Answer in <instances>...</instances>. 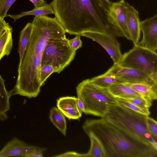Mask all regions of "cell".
Instances as JSON below:
<instances>
[{
	"mask_svg": "<svg viewBox=\"0 0 157 157\" xmlns=\"http://www.w3.org/2000/svg\"><path fill=\"white\" fill-rule=\"evenodd\" d=\"M32 28V23L28 22L20 32L18 47L20 61L22 59L30 40Z\"/></svg>",
	"mask_w": 157,
	"mask_h": 157,
	"instance_id": "ffe728a7",
	"label": "cell"
},
{
	"mask_svg": "<svg viewBox=\"0 0 157 157\" xmlns=\"http://www.w3.org/2000/svg\"><path fill=\"white\" fill-rule=\"evenodd\" d=\"M147 128L151 134L157 138V123L156 121L148 116L146 119Z\"/></svg>",
	"mask_w": 157,
	"mask_h": 157,
	"instance_id": "83f0119b",
	"label": "cell"
},
{
	"mask_svg": "<svg viewBox=\"0 0 157 157\" xmlns=\"http://www.w3.org/2000/svg\"><path fill=\"white\" fill-rule=\"evenodd\" d=\"M108 88L110 93L114 97L117 98L126 99L141 96L139 93L124 83L115 84Z\"/></svg>",
	"mask_w": 157,
	"mask_h": 157,
	"instance_id": "e0dca14e",
	"label": "cell"
},
{
	"mask_svg": "<svg viewBox=\"0 0 157 157\" xmlns=\"http://www.w3.org/2000/svg\"><path fill=\"white\" fill-rule=\"evenodd\" d=\"M55 68L50 64H46L41 66L40 78L42 86L44 84L49 76L52 73L55 72Z\"/></svg>",
	"mask_w": 157,
	"mask_h": 157,
	"instance_id": "d4e9b609",
	"label": "cell"
},
{
	"mask_svg": "<svg viewBox=\"0 0 157 157\" xmlns=\"http://www.w3.org/2000/svg\"><path fill=\"white\" fill-rule=\"evenodd\" d=\"M101 144L105 157H156L157 148L104 118L87 119L82 126Z\"/></svg>",
	"mask_w": 157,
	"mask_h": 157,
	"instance_id": "3957f363",
	"label": "cell"
},
{
	"mask_svg": "<svg viewBox=\"0 0 157 157\" xmlns=\"http://www.w3.org/2000/svg\"><path fill=\"white\" fill-rule=\"evenodd\" d=\"M68 40L66 36L49 40L43 53L41 66L51 65L55 68V73L59 74L69 65L76 51L71 48Z\"/></svg>",
	"mask_w": 157,
	"mask_h": 157,
	"instance_id": "8992f818",
	"label": "cell"
},
{
	"mask_svg": "<svg viewBox=\"0 0 157 157\" xmlns=\"http://www.w3.org/2000/svg\"><path fill=\"white\" fill-rule=\"evenodd\" d=\"M32 32L23 56L19 62L18 76L12 95L29 98L36 97L41 85L40 70L43 53L50 39L66 36L65 30L55 17L44 15L34 18Z\"/></svg>",
	"mask_w": 157,
	"mask_h": 157,
	"instance_id": "6da1fadb",
	"label": "cell"
},
{
	"mask_svg": "<svg viewBox=\"0 0 157 157\" xmlns=\"http://www.w3.org/2000/svg\"><path fill=\"white\" fill-rule=\"evenodd\" d=\"M110 0H52L55 17L70 35L86 32L105 33L124 37L109 16Z\"/></svg>",
	"mask_w": 157,
	"mask_h": 157,
	"instance_id": "7a4b0ae2",
	"label": "cell"
},
{
	"mask_svg": "<svg viewBox=\"0 0 157 157\" xmlns=\"http://www.w3.org/2000/svg\"><path fill=\"white\" fill-rule=\"evenodd\" d=\"M120 65L141 71L157 82V54L138 45L122 55Z\"/></svg>",
	"mask_w": 157,
	"mask_h": 157,
	"instance_id": "52a82bcc",
	"label": "cell"
},
{
	"mask_svg": "<svg viewBox=\"0 0 157 157\" xmlns=\"http://www.w3.org/2000/svg\"><path fill=\"white\" fill-rule=\"evenodd\" d=\"M125 100L144 109H149L152 105L151 102L142 96H139Z\"/></svg>",
	"mask_w": 157,
	"mask_h": 157,
	"instance_id": "484cf974",
	"label": "cell"
},
{
	"mask_svg": "<svg viewBox=\"0 0 157 157\" xmlns=\"http://www.w3.org/2000/svg\"><path fill=\"white\" fill-rule=\"evenodd\" d=\"M49 14H54V12L50 5L46 4L42 6L34 8L30 11L23 12L16 15L7 14V16L13 19L15 21L26 16L34 15L35 16L39 17Z\"/></svg>",
	"mask_w": 157,
	"mask_h": 157,
	"instance_id": "d6986e66",
	"label": "cell"
},
{
	"mask_svg": "<svg viewBox=\"0 0 157 157\" xmlns=\"http://www.w3.org/2000/svg\"><path fill=\"white\" fill-rule=\"evenodd\" d=\"M77 98L82 102L85 114L103 118L109 105L118 104L116 98L108 88L99 86L90 79L82 81L76 87Z\"/></svg>",
	"mask_w": 157,
	"mask_h": 157,
	"instance_id": "5b68a950",
	"label": "cell"
},
{
	"mask_svg": "<svg viewBox=\"0 0 157 157\" xmlns=\"http://www.w3.org/2000/svg\"><path fill=\"white\" fill-rule=\"evenodd\" d=\"M80 36L79 35H76L74 38L68 39V44L73 49L76 51L82 47V43Z\"/></svg>",
	"mask_w": 157,
	"mask_h": 157,
	"instance_id": "f1b7e54d",
	"label": "cell"
},
{
	"mask_svg": "<svg viewBox=\"0 0 157 157\" xmlns=\"http://www.w3.org/2000/svg\"><path fill=\"white\" fill-rule=\"evenodd\" d=\"M143 36L138 45L154 52L157 49V14L140 21Z\"/></svg>",
	"mask_w": 157,
	"mask_h": 157,
	"instance_id": "30bf717a",
	"label": "cell"
},
{
	"mask_svg": "<svg viewBox=\"0 0 157 157\" xmlns=\"http://www.w3.org/2000/svg\"><path fill=\"white\" fill-rule=\"evenodd\" d=\"M12 32V29H8L0 37V61L10 53L13 47Z\"/></svg>",
	"mask_w": 157,
	"mask_h": 157,
	"instance_id": "7402d4cb",
	"label": "cell"
},
{
	"mask_svg": "<svg viewBox=\"0 0 157 157\" xmlns=\"http://www.w3.org/2000/svg\"><path fill=\"white\" fill-rule=\"evenodd\" d=\"M128 2L124 0L113 2L109 7V14L124 37L131 40L126 22V8Z\"/></svg>",
	"mask_w": 157,
	"mask_h": 157,
	"instance_id": "7c38bea8",
	"label": "cell"
},
{
	"mask_svg": "<svg viewBox=\"0 0 157 157\" xmlns=\"http://www.w3.org/2000/svg\"><path fill=\"white\" fill-rule=\"evenodd\" d=\"M11 29L12 28L4 19L0 17V37L6 30Z\"/></svg>",
	"mask_w": 157,
	"mask_h": 157,
	"instance_id": "4dcf8cb0",
	"label": "cell"
},
{
	"mask_svg": "<svg viewBox=\"0 0 157 157\" xmlns=\"http://www.w3.org/2000/svg\"><path fill=\"white\" fill-rule=\"evenodd\" d=\"M124 83L139 93L142 97L152 102L157 98V85L146 83Z\"/></svg>",
	"mask_w": 157,
	"mask_h": 157,
	"instance_id": "9a60e30c",
	"label": "cell"
},
{
	"mask_svg": "<svg viewBox=\"0 0 157 157\" xmlns=\"http://www.w3.org/2000/svg\"><path fill=\"white\" fill-rule=\"evenodd\" d=\"M58 157H86V153H80L75 151H68L55 156Z\"/></svg>",
	"mask_w": 157,
	"mask_h": 157,
	"instance_id": "f546056e",
	"label": "cell"
},
{
	"mask_svg": "<svg viewBox=\"0 0 157 157\" xmlns=\"http://www.w3.org/2000/svg\"><path fill=\"white\" fill-rule=\"evenodd\" d=\"M5 80L0 75V119L5 120L7 118V112L10 108V98L12 91H8L6 87Z\"/></svg>",
	"mask_w": 157,
	"mask_h": 157,
	"instance_id": "2e32d148",
	"label": "cell"
},
{
	"mask_svg": "<svg viewBox=\"0 0 157 157\" xmlns=\"http://www.w3.org/2000/svg\"><path fill=\"white\" fill-rule=\"evenodd\" d=\"M34 5V8L42 6L47 3L45 0H29Z\"/></svg>",
	"mask_w": 157,
	"mask_h": 157,
	"instance_id": "d6a6232c",
	"label": "cell"
},
{
	"mask_svg": "<svg viewBox=\"0 0 157 157\" xmlns=\"http://www.w3.org/2000/svg\"><path fill=\"white\" fill-rule=\"evenodd\" d=\"M106 72L114 76L123 81L125 83H146L157 85L154 81L146 74L137 70L113 64Z\"/></svg>",
	"mask_w": 157,
	"mask_h": 157,
	"instance_id": "9c48e42d",
	"label": "cell"
},
{
	"mask_svg": "<svg viewBox=\"0 0 157 157\" xmlns=\"http://www.w3.org/2000/svg\"><path fill=\"white\" fill-rule=\"evenodd\" d=\"M90 79L96 85L102 87L106 88L115 84L125 83L119 78L106 72L93 78Z\"/></svg>",
	"mask_w": 157,
	"mask_h": 157,
	"instance_id": "44dd1931",
	"label": "cell"
},
{
	"mask_svg": "<svg viewBox=\"0 0 157 157\" xmlns=\"http://www.w3.org/2000/svg\"><path fill=\"white\" fill-rule=\"evenodd\" d=\"M80 36L91 39L101 45L107 52L113 62L118 63L122 56L120 44L116 37L108 34L97 32H86Z\"/></svg>",
	"mask_w": 157,
	"mask_h": 157,
	"instance_id": "ba28073f",
	"label": "cell"
},
{
	"mask_svg": "<svg viewBox=\"0 0 157 157\" xmlns=\"http://www.w3.org/2000/svg\"><path fill=\"white\" fill-rule=\"evenodd\" d=\"M46 148L30 145L14 137L8 142L0 151V157L20 156L25 157L28 153L34 150L44 151Z\"/></svg>",
	"mask_w": 157,
	"mask_h": 157,
	"instance_id": "8fae6325",
	"label": "cell"
},
{
	"mask_svg": "<svg viewBox=\"0 0 157 157\" xmlns=\"http://www.w3.org/2000/svg\"><path fill=\"white\" fill-rule=\"evenodd\" d=\"M49 118L53 125L64 136L66 133L67 123L65 116L56 107H53L50 110Z\"/></svg>",
	"mask_w": 157,
	"mask_h": 157,
	"instance_id": "ac0fdd59",
	"label": "cell"
},
{
	"mask_svg": "<svg viewBox=\"0 0 157 157\" xmlns=\"http://www.w3.org/2000/svg\"><path fill=\"white\" fill-rule=\"evenodd\" d=\"M116 99L118 104L134 111L147 116L150 114L149 109L141 108L124 99L116 98Z\"/></svg>",
	"mask_w": 157,
	"mask_h": 157,
	"instance_id": "cb8c5ba5",
	"label": "cell"
},
{
	"mask_svg": "<svg viewBox=\"0 0 157 157\" xmlns=\"http://www.w3.org/2000/svg\"><path fill=\"white\" fill-rule=\"evenodd\" d=\"M43 151L41 150H34L27 154L25 157H43Z\"/></svg>",
	"mask_w": 157,
	"mask_h": 157,
	"instance_id": "1f68e13d",
	"label": "cell"
},
{
	"mask_svg": "<svg viewBox=\"0 0 157 157\" xmlns=\"http://www.w3.org/2000/svg\"><path fill=\"white\" fill-rule=\"evenodd\" d=\"M147 116L118 104L109 105L103 118L157 148V138L151 134L147 126Z\"/></svg>",
	"mask_w": 157,
	"mask_h": 157,
	"instance_id": "277c9868",
	"label": "cell"
},
{
	"mask_svg": "<svg viewBox=\"0 0 157 157\" xmlns=\"http://www.w3.org/2000/svg\"><path fill=\"white\" fill-rule=\"evenodd\" d=\"M90 142V146L89 151L86 153V157H105L103 148L98 140L92 134H87Z\"/></svg>",
	"mask_w": 157,
	"mask_h": 157,
	"instance_id": "603a6c76",
	"label": "cell"
},
{
	"mask_svg": "<svg viewBox=\"0 0 157 157\" xmlns=\"http://www.w3.org/2000/svg\"><path fill=\"white\" fill-rule=\"evenodd\" d=\"M77 105L80 110L82 113H84L85 112V109L83 104L82 101L78 98Z\"/></svg>",
	"mask_w": 157,
	"mask_h": 157,
	"instance_id": "836d02e7",
	"label": "cell"
},
{
	"mask_svg": "<svg viewBox=\"0 0 157 157\" xmlns=\"http://www.w3.org/2000/svg\"><path fill=\"white\" fill-rule=\"evenodd\" d=\"M127 24L131 40L138 45L140 36V21L138 11L127 3L126 8Z\"/></svg>",
	"mask_w": 157,
	"mask_h": 157,
	"instance_id": "4fadbf2b",
	"label": "cell"
},
{
	"mask_svg": "<svg viewBox=\"0 0 157 157\" xmlns=\"http://www.w3.org/2000/svg\"><path fill=\"white\" fill-rule=\"evenodd\" d=\"M78 98L67 96L56 100V106L69 120H78L82 117V112L77 105Z\"/></svg>",
	"mask_w": 157,
	"mask_h": 157,
	"instance_id": "5bb4252c",
	"label": "cell"
},
{
	"mask_svg": "<svg viewBox=\"0 0 157 157\" xmlns=\"http://www.w3.org/2000/svg\"><path fill=\"white\" fill-rule=\"evenodd\" d=\"M17 0H0V17L4 19L7 17V12Z\"/></svg>",
	"mask_w": 157,
	"mask_h": 157,
	"instance_id": "4316f807",
	"label": "cell"
}]
</instances>
